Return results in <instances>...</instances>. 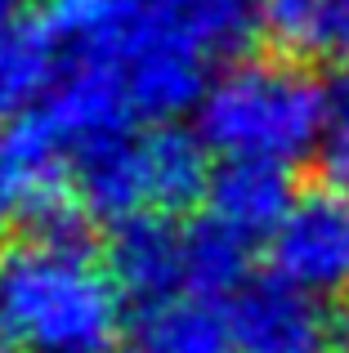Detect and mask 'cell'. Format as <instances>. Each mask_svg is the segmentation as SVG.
<instances>
[{"label": "cell", "instance_id": "ba28073f", "mask_svg": "<svg viewBox=\"0 0 349 353\" xmlns=\"http://www.w3.org/2000/svg\"><path fill=\"white\" fill-rule=\"evenodd\" d=\"M108 268L121 295L139 300V309L188 295V228H174L170 219H134L117 228Z\"/></svg>", "mask_w": 349, "mask_h": 353}, {"label": "cell", "instance_id": "9a60e30c", "mask_svg": "<svg viewBox=\"0 0 349 353\" xmlns=\"http://www.w3.org/2000/svg\"><path fill=\"white\" fill-rule=\"evenodd\" d=\"M309 54H327V59L349 63V0H323Z\"/></svg>", "mask_w": 349, "mask_h": 353}, {"label": "cell", "instance_id": "2e32d148", "mask_svg": "<svg viewBox=\"0 0 349 353\" xmlns=\"http://www.w3.org/2000/svg\"><path fill=\"white\" fill-rule=\"evenodd\" d=\"M9 219H18V210H14V201H9V192H5V183H0V237H5V228H9Z\"/></svg>", "mask_w": 349, "mask_h": 353}, {"label": "cell", "instance_id": "6da1fadb", "mask_svg": "<svg viewBox=\"0 0 349 353\" xmlns=\"http://www.w3.org/2000/svg\"><path fill=\"white\" fill-rule=\"evenodd\" d=\"M260 27V0H134L130 14L72 50L112 85L130 121H174L197 112L201 94Z\"/></svg>", "mask_w": 349, "mask_h": 353}, {"label": "cell", "instance_id": "5b68a950", "mask_svg": "<svg viewBox=\"0 0 349 353\" xmlns=\"http://www.w3.org/2000/svg\"><path fill=\"white\" fill-rule=\"evenodd\" d=\"M237 353H349V295H318L287 277H251L228 295Z\"/></svg>", "mask_w": 349, "mask_h": 353}, {"label": "cell", "instance_id": "e0dca14e", "mask_svg": "<svg viewBox=\"0 0 349 353\" xmlns=\"http://www.w3.org/2000/svg\"><path fill=\"white\" fill-rule=\"evenodd\" d=\"M94 353H117V349H112V345H108V349H94Z\"/></svg>", "mask_w": 349, "mask_h": 353}, {"label": "cell", "instance_id": "30bf717a", "mask_svg": "<svg viewBox=\"0 0 349 353\" xmlns=\"http://www.w3.org/2000/svg\"><path fill=\"white\" fill-rule=\"evenodd\" d=\"M300 192L291 188L287 165L269 161H224L210 174L206 188V215L215 224L242 233L246 241L273 237L278 224L287 219V210L296 206Z\"/></svg>", "mask_w": 349, "mask_h": 353}, {"label": "cell", "instance_id": "9c48e42d", "mask_svg": "<svg viewBox=\"0 0 349 353\" xmlns=\"http://www.w3.org/2000/svg\"><path fill=\"white\" fill-rule=\"evenodd\" d=\"M59 32L27 14L23 0H0V130L27 117L54 90L59 63Z\"/></svg>", "mask_w": 349, "mask_h": 353}, {"label": "cell", "instance_id": "5bb4252c", "mask_svg": "<svg viewBox=\"0 0 349 353\" xmlns=\"http://www.w3.org/2000/svg\"><path fill=\"white\" fill-rule=\"evenodd\" d=\"M318 161H323L327 179L349 188V63L327 85V125L323 143H318Z\"/></svg>", "mask_w": 349, "mask_h": 353}, {"label": "cell", "instance_id": "7c38bea8", "mask_svg": "<svg viewBox=\"0 0 349 353\" xmlns=\"http://www.w3.org/2000/svg\"><path fill=\"white\" fill-rule=\"evenodd\" d=\"M251 246L255 241H246L242 233H233V228L215 224V219H197V224H188V295H206V300H215V295H237L251 277H246V268H251Z\"/></svg>", "mask_w": 349, "mask_h": 353}, {"label": "cell", "instance_id": "4fadbf2b", "mask_svg": "<svg viewBox=\"0 0 349 353\" xmlns=\"http://www.w3.org/2000/svg\"><path fill=\"white\" fill-rule=\"evenodd\" d=\"M134 0H50V27L59 36H68L72 50L94 45L99 36H108Z\"/></svg>", "mask_w": 349, "mask_h": 353}, {"label": "cell", "instance_id": "8992f818", "mask_svg": "<svg viewBox=\"0 0 349 353\" xmlns=\"http://www.w3.org/2000/svg\"><path fill=\"white\" fill-rule=\"evenodd\" d=\"M0 183L18 215L41 228H77V148L32 108L0 130Z\"/></svg>", "mask_w": 349, "mask_h": 353}, {"label": "cell", "instance_id": "3957f363", "mask_svg": "<svg viewBox=\"0 0 349 353\" xmlns=\"http://www.w3.org/2000/svg\"><path fill=\"white\" fill-rule=\"evenodd\" d=\"M327 85L291 59H237L197 103V134L224 161L296 165L318 157Z\"/></svg>", "mask_w": 349, "mask_h": 353}, {"label": "cell", "instance_id": "52a82bcc", "mask_svg": "<svg viewBox=\"0 0 349 353\" xmlns=\"http://www.w3.org/2000/svg\"><path fill=\"white\" fill-rule=\"evenodd\" d=\"M269 246L278 277L318 295H349V188L300 192Z\"/></svg>", "mask_w": 349, "mask_h": 353}, {"label": "cell", "instance_id": "277c9868", "mask_svg": "<svg viewBox=\"0 0 349 353\" xmlns=\"http://www.w3.org/2000/svg\"><path fill=\"white\" fill-rule=\"evenodd\" d=\"M210 148L201 134H188L174 121H139L77 157V206L103 224H134V219H170L192 201H206L210 188Z\"/></svg>", "mask_w": 349, "mask_h": 353}, {"label": "cell", "instance_id": "8fae6325", "mask_svg": "<svg viewBox=\"0 0 349 353\" xmlns=\"http://www.w3.org/2000/svg\"><path fill=\"white\" fill-rule=\"evenodd\" d=\"M134 353H237L228 304L206 295H174L139 313Z\"/></svg>", "mask_w": 349, "mask_h": 353}, {"label": "cell", "instance_id": "7a4b0ae2", "mask_svg": "<svg viewBox=\"0 0 349 353\" xmlns=\"http://www.w3.org/2000/svg\"><path fill=\"white\" fill-rule=\"evenodd\" d=\"M121 286L81 228H41L0 250V345L36 353H94L112 345Z\"/></svg>", "mask_w": 349, "mask_h": 353}]
</instances>
